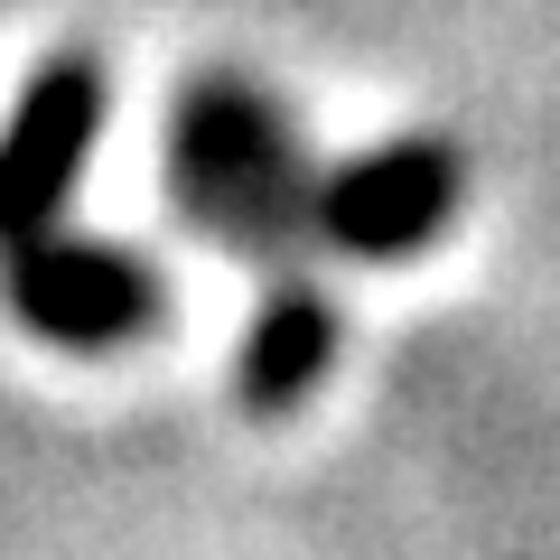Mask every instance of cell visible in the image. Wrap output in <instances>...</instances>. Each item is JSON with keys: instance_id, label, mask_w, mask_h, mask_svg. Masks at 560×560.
Instances as JSON below:
<instances>
[{"instance_id": "6da1fadb", "label": "cell", "mask_w": 560, "mask_h": 560, "mask_svg": "<svg viewBox=\"0 0 560 560\" xmlns=\"http://www.w3.org/2000/svg\"><path fill=\"white\" fill-rule=\"evenodd\" d=\"M318 178L290 113L243 75H187L168 103V206L197 234H215L261 280L308 271L318 243Z\"/></svg>"}, {"instance_id": "3957f363", "label": "cell", "mask_w": 560, "mask_h": 560, "mask_svg": "<svg viewBox=\"0 0 560 560\" xmlns=\"http://www.w3.org/2000/svg\"><path fill=\"white\" fill-rule=\"evenodd\" d=\"M0 300L20 308V327H38L66 355H113V346H140L160 327V271L131 243L47 234L0 261Z\"/></svg>"}, {"instance_id": "5b68a950", "label": "cell", "mask_w": 560, "mask_h": 560, "mask_svg": "<svg viewBox=\"0 0 560 560\" xmlns=\"http://www.w3.org/2000/svg\"><path fill=\"white\" fill-rule=\"evenodd\" d=\"M337 346H346V318L308 271L290 280H261V308L243 327V355H234V393L253 420H290L327 374H337Z\"/></svg>"}, {"instance_id": "7a4b0ae2", "label": "cell", "mask_w": 560, "mask_h": 560, "mask_svg": "<svg viewBox=\"0 0 560 560\" xmlns=\"http://www.w3.org/2000/svg\"><path fill=\"white\" fill-rule=\"evenodd\" d=\"M103 103H113V84H103L94 47H57L20 84V103L0 121V261L66 234V187L103 131Z\"/></svg>"}, {"instance_id": "277c9868", "label": "cell", "mask_w": 560, "mask_h": 560, "mask_svg": "<svg viewBox=\"0 0 560 560\" xmlns=\"http://www.w3.org/2000/svg\"><path fill=\"white\" fill-rule=\"evenodd\" d=\"M458 150L448 140H393L318 178V243L337 261H401L458 215Z\"/></svg>"}]
</instances>
